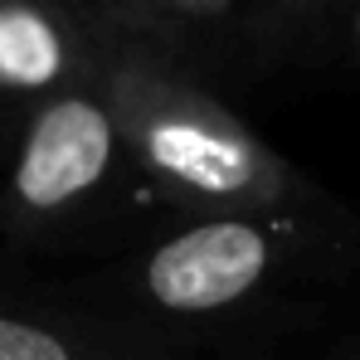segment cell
<instances>
[{
	"mask_svg": "<svg viewBox=\"0 0 360 360\" xmlns=\"http://www.w3.org/2000/svg\"><path fill=\"white\" fill-rule=\"evenodd\" d=\"M356 243V219L316 190L268 210L180 214V224L127 243L73 288L117 321L214 356L219 341L278 321L336 283Z\"/></svg>",
	"mask_w": 360,
	"mask_h": 360,
	"instance_id": "1",
	"label": "cell"
},
{
	"mask_svg": "<svg viewBox=\"0 0 360 360\" xmlns=\"http://www.w3.org/2000/svg\"><path fill=\"white\" fill-rule=\"evenodd\" d=\"M103 88L117 112L131 171L180 214H234L316 195V185L171 49L141 39L112 44Z\"/></svg>",
	"mask_w": 360,
	"mask_h": 360,
	"instance_id": "2",
	"label": "cell"
},
{
	"mask_svg": "<svg viewBox=\"0 0 360 360\" xmlns=\"http://www.w3.org/2000/svg\"><path fill=\"white\" fill-rule=\"evenodd\" d=\"M136 176L103 78L30 108L0 146V234L59 243L98 219Z\"/></svg>",
	"mask_w": 360,
	"mask_h": 360,
	"instance_id": "3",
	"label": "cell"
},
{
	"mask_svg": "<svg viewBox=\"0 0 360 360\" xmlns=\"http://www.w3.org/2000/svg\"><path fill=\"white\" fill-rule=\"evenodd\" d=\"M108 49L73 0H0V136L30 108L98 83Z\"/></svg>",
	"mask_w": 360,
	"mask_h": 360,
	"instance_id": "4",
	"label": "cell"
},
{
	"mask_svg": "<svg viewBox=\"0 0 360 360\" xmlns=\"http://www.w3.org/2000/svg\"><path fill=\"white\" fill-rule=\"evenodd\" d=\"M0 360H214L210 351L161 341L112 311L93 307L78 288L10 292L0 288Z\"/></svg>",
	"mask_w": 360,
	"mask_h": 360,
	"instance_id": "5",
	"label": "cell"
},
{
	"mask_svg": "<svg viewBox=\"0 0 360 360\" xmlns=\"http://www.w3.org/2000/svg\"><path fill=\"white\" fill-rule=\"evenodd\" d=\"M239 0H146V15H151V30H156V44L180 54L185 44L224 30L234 20Z\"/></svg>",
	"mask_w": 360,
	"mask_h": 360,
	"instance_id": "6",
	"label": "cell"
},
{
	"mask_svg": "<svg viewBox=\"0 0 360 360\" xmlns=\"http://www.w3.org/2000/svg\"><path fill=\"white\" fill-rule=\"evenodd\" d=\"M88 25L108 39V44H156V30H151V15H146V0H73Z\"/></svg>",
	"mask_w": 360,
	"mask_h": 360,
	"instance_id": "7",
	"label": "cell"
},
{
	"mask_svg": "<svg viewBox=\"0 0 360 360\" xmlns=\"http://www.w3.org/2000/svg\"><path fill=\"white\" fill-rule=\"evenodd\" d=\"M351 0H263V15L283 34H311L326 25H341Z\"/></svg>",
	"mask_w": 360,
	"mask_h": 360,
	"instance_id": "8",
	"label": "cell"
},
{
	"mask_svg": "<svg viewBox=\"0 0 360 360\" xmlns=\"http://www.w3.org/2000/svg\"><path fill=\"white\" fill-rule=\"evenodd\" d=\"M341 30H346V49H351V59H360V0H351Z\"/></svg>",
	"mask_w": 360,
	"mask_h": 360,
	"instance_id": "9",
	"label": "cell"
},
{
	"mask_svg": "<svg viewBox=\"0 0 360 360\" xmlns=\"http://www.w3.org/2000/svg\"><path fill=\"white\" fill-rule=\"evenodd\" d=\"M0 146H5V136H0Z\"/></svg>",
	"mask_w": 360,
	"mask_h": 360,
	"instance_id": "10",
	"label": "cell"
}]
</instances>
